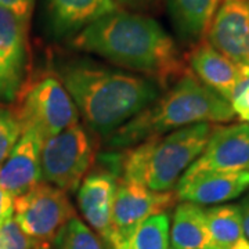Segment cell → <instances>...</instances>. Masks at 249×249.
I'll list each match as a JSON object with an SVG mask.
<instances>
[{
    "label": "cell",
    "mask_w": 249,
    "mask_h": 249,
    "mask_svg": "<svg viewBox=\"0 0 249 249\" xmlns=\"http://www.w3.org/2000/svg\"><path fill=\"white\" fill-rule=\"evenodd\" d=\"M72 46L142 73L158 82L160 88L186 72L172 36L158 21L142 13L116 10L73 36Z\"/></svg>",
    "instance_id": "cell-1"
},
{
    "label": "cell",
    "mask_w": 249,
    "mask_h": 249,
    "mask_svg": "<svg viewBox=\"0 0 249 249\" xmlns=\"http://www.w3.org/2000/svg\"><path fill=\"white\" fill-rule=\"evenodd\" d=\"M60 80L86 124L109 136L160 96V85L147 76L78 60L60 68Z\"/></svg>",
    "instance_id": "cell-2"
},
{
    "label": "cell",
    "mask_w": 249,
    "mask_h": 249,
    "mask_svg": "<svg viewBox=\"0 0 249 249\" xmlns=\"http://www.w3.org/2000/svg\"><path fill=\"white\" fill-rule=\"evenodd\" d=\"M235 112L231 104L206 88L191 72H184L173 85L142 112L107 137L112 148H132L155 136L196 124L229 122Z\"/></svg>",
    "instance_id": "cell-3"
},
{
    "label": "cell",
    "mask_w": 249,
    "mask_h": 249,
    "mask_svg": "<svg viewBox=\"0 0 249 249\" xmlns=\"http://www.w3.org/2000/svg\"><path fill=\"white\" fill-rule=\"evenodd\" d=\"M213 130L212 124H191L134 145L119 162L122 180L158 193L176 188L181 176L202 154Z\"/></svg>",
    "instance_id": "cell-4"
},
{
    "label": "cell",
    "mask_w": 249,
    "mask_h": 249,
    "mask_svg": "<svg viewBox=\"0 0 249 249\" xmlns=\"http://www.w3.org/2000/svg\"><path fill=\"white\" fill-rule=\"evenodd\" d=\"M19 94V106L14 114L22 132L32 129L45 142L47 137L79 124L78 108L60 78L54 75L35 80Z\"/></svg>",
    "instance_id": "cell-5"
},
{
    "label": "cell",
    "mask_w": 249,
    "mask_h": 249,
    "mask_svg": "<svg viewBox=\"0 0 249 249\" xmlns=\"http://www.w3.org/2000/svg\"><path fill=\"white\" fill-rule=\"evenodd\" d=\"M94 160L93 144L82 124H76L47 137L42 144V178L65 193H73L86 178Z\"/></svg>",
    "instance_id": "cell-6"
},
{
    "label": "cell",
    "mask_w": 249,
    "mask_h": 249,
    "mask_svg": "<svg viewBox=\"0 0 249 249\" xmlns=\"http://www.w3.org/2000/svg\"><path fill=\"white\" fill-rule=\"evenodd\" d=\"M14 212L18 226L39 247L55 241L75 216L67 193L46 181L14 198Z\"/></svg>",
    "instance_id": "cell-7"
},
{
    "label": "cell",
    "mask_w": 249,
    "mask_h": 249,
    "mask_svg": "<svg viewBox=\"0 0 249 249\" xmlns=\"http://www.w3.org/2000/svg\"><path fill=\"white\" fill-rule=\"evenodd\" d=\"M178 201L176 193H158L147 187L119 180L112 208L111 232L107 244L114 249L150 216L162 213Z\"/></svg>",
    "instance_id": "cell-8"
},
{
    "label": "cell",
    "mask_w": 249,
    "mask_h": 249,
    "mask_svg": "<svg viewBox=\"0 0 249 249\" xmlns=\"http://www.w3.org/2000/svg\"><path fill=\"white\" fill-rule=\"evenodd\" d=\"M206 36L208 43L219 53L249 68L248 0H220Z\"/></svg>",
    "instance_id": "cell-9"
},
{
    "label": "cell",
    "mask_w": 249,
    "mask_h": 249,
    "mask_svg": "<svg viewBox=\"0 0 249 249\" xmlns=\"http://www.w3.org/2000/svg\"><path fill=\"white\" fill-rule=\"evenodd\" d=\"M209 170H249V124L214 127L202 154L184 175Z\"/></svg>",
    "instance_id": "cell-10"
},
{
    "label": "cell",
    "mask_w": 249,
    "mask_h": 249,
    "mask_svg": "<svg viewBox=\"0 0 249 249\" xmlns=\"http://www.w3.org/2000/svg\"><path fill=\"white\" fill-rule=\"evenodd\" d=\"M27 31L14 14L0 7V103H13L22 89Z\"/></svg>",
    "instance_id": "cell-11"
},
{
    "label": "cell",
    "mask_w": 249,
    "mask_h": 249,
    "mask_svg": "<svg viewBox=\"0 0 249 249\" xmlns=\"http://www.w3.org/2000/svg\"><path fill=\"white\" fill-rule=\"evenodd\" d=\"M248 190L249 170H209L183 175L176 186V196L196 205H217L238 198Z\"/></svg>",
    "instance_id": "cell-12"
},
{
    "label": "cell",
    "mask_w": 249,
    "mask_h": 249,
    "mask_svg": "<svg viewBox=\"0 0 249 249\" xmlns=\"http://www.w3.org/2000/svg\"><path fill=\"white\" fill-rule=\"evenodd\" d=\"M42 136L28 129L14 145L13 151L0 166V186L13 198L24 196L39 183H42L40 151Z\"/></svg>",
    "instance_id": "cell-13"
},
{
    "label": "cell",
    "mask_w": 249,
    "mask_h": 249,
    "mask_svg": "<svg viewBox=\"0 0 249 249\" xmlns=\"http://www.w3.org/2000/svg\"><path fill=\"white\" fill-rule=\"evenodd\" d=\"M118 178L114 172L97 169L89 172L78 188V205L85 220L107 242L111 232L112 208Z\"/></svg>",
    "instance_id": "cell-14"
},
{
    "label": "cell",
    "mask_w": 249,
    "mask_h": 249,
    "mask_svg": "<svg viewBox=\"0 0 249 249\" xmlns=\"http://www.w3.org/2000/svg\"><path fill=\"white\" fill-rule=\"evenodd\" d=\"M45 9L50 34L57 39H67L119 10V6L115 0H46Z\"/></svg>",
    "instance_id": "cell-15"
},
{
    "label": "cell",
    "mask_w": 249,
    "mask_h": 249,
    "mask_svg": "<svg viewBox=\"0 0 249 249\" xmlns=\"http://www.w3.org/2000/svg\"><path fill=\"white\" fill-rule=\"evenodd\" d=\"M188 65L206 88L213 90L229 103L245 70L219 53L208 42L196 45L188 55Z\"/></svg>",
    "instance_id": "cell-16"
},
{
    "label": "cell",
    "mask_w": 249,
    "mask_h": 249,
    "mask_svg": "<svg viewBox=\"0 0 249 249\" xmlns=\"http://www.w3.org/2000/svg\"><path fill=\"white\" fill-rule=\"evenodd\" d=\"M220 0H168L170 19L181 42L198 45L208 34Z\"/></svg>",
    "instance_id": "cell-17"
},
{
    "label": "cell",
    "mask_w": 249,
    "mask_h": 249,
    "mask_svg": "<svg viewBox=\"0 0 249 249\" xmlns=\"http://www.w3.org/2000/svg\"><path fill=\"white\" fill-rule=\"evenodd\" d=\"M170 241L173 249H214L206 213L201 205L181 201L176 206Z\"/></svg>",
    "instance_id": "cell-18"
},
{
    "label": "cell",
    "mask_w": 249,
    "mask_h": 249,
    "mask_svg": "<svg viewBox=\"0 0 249 249\" xmlns=\"http://www.w3.org/2000/svg\"><path fill=\"white\" fill-rule=\"evenodd\" d=\"M205 213L214 249H231L245 238L238 205H216Z\"/></svg>",
    "instance_id": "cell-19"
},
{
    "label": "cell",
    "mask_w": 249,
    "mask_h": 249,
    "mask_svg": "<svg viewBox=\"0 0 249 249\" xmlns=\"http://www.w3.org/2000/svg\"><path fill=\"white\" fill-rule=\"evenodd\" d=\"M169 234V216L162 212L145 219L114 249H168Z\"/></svg>",
    "instance_id": "cell-20"
},
{
    "label": "cell",
    "mask_w": 249,
    "mask_h": 249,
    "mask_svg": "<svg viewBox=\"0 0 249 249\" xmlns=\"http://www.w3.org/2000/svg\"><path fill=\"white\" fill-rule=\"evenodd\" d=\"M58 249H104L101 241L75 214L54 241Z\"/></svg>",
    "instance_id": "cell-21"
},
{
    "label": "cell",
    "mask_w": 249,
    "mask_h": 249,
    "mask_svg": "<svg viewBox=\"0 0 249 249\" xmlns=\"http://www.w3.org/2000/svg\"><path fill=\"white\" fill-rule=\"evenodd\" d=\"M21 133L22 129L16 114L0 108V163H3L13 151Z\"/></svg>",
    "instance_id": "cell-22"
},
{
    "label": "cell",
    "mask_w": 249,
    "mask_h": 249,
    "mask_svg": "<svg viewBox=\"0 0 249 249\" xmlns=\"http://www.w3.org/2000/svg\"><path fill=\"white\" fill-rule=\"evenodd\" d=\"M35 241L22 231L16 219L10 217L0 226V249H34Z\"/></svg>",
    "instance_id": "cell-23"
},
{
    "label": "cell",
    "mask_w": 249,
    "mask_h": 249,
    "mask_svg": "<svg viewBox=\"0 0 249 249\" xmlns=\"http://www.w3.org/2000/svg\"><path fill=\"white\" fill-rule=\"evenodd\" d=\"M230 104L235 115L249 124V68L244 70V75L235 88Z\"/></svg>",
    "instance_id": "cell-24"
},
{
    "label": "cell",
    "mask_w": 249,
    "mask_h": 249,
    "mask_svg": "<svg viewBox=\"0 0 249 249\" xmlns=\"http://www.w3.org/2000/svg\"><path fill=\"white\" fill-rule=\"evenodd\" d=\"M35 1L36 0H0V7L9 10L11 14H14L24 25L28 27L35 7Z\"/></svg>",
    "instance_id": "cell-25"
},
{
    "label": "cell",
    "mask_w": 249,
    "mask_h": 249,
    "mask_svg": "<svg viewBox=\"0 0 249 249\" xmlns=\"http://www.w3.org/2000/svg\"><path fill=\"white\" fill-rule=\"evenodd\" d=\"M115 1L119 7H124L129 11H136V13H145L157 9L160 3V0H115Z\"/></svg>",
    "instance_id": "cell-26"
},
{
    "label": "cell",
    "mask_w": 249,
    "mask_h": 249,
    "mask_svg": "<svg viewBox=\"0 0 249 249\" xmlns=\"http://www.w3.org/2000/svg\"><path fill=\"white\" fill-rule=\"evenodd\" d=\"M14 212V198L0 186V226L11 217Z\"/></svg>",
    "instance_id": "cell-27"
},
{
    "label": "cell",
    "mask_w": 249,
    "mask_h": 249,
    "mask_svg": "<svg viewBox=\"0 0 249 249\" xmlns=\"http://www.w3.org/2000/svg\"><path fill=\"white\" fill-rule=\"evenodd\" d=\"M238 206H240L241 217H242L244 234H245V238L249 240V193L245 196V198L242 199V202Z\"/></svg>",
    "instance_id": "cell-28"
},
{
    "label": "cell",
    "mask_w": 249,
    "mask_h": 249,
    "mask_svg": "<svg viewBox=\"0 0 249 249\" xmlns=\"http://www.w3.org/2000/svg\"><path fill=\"white\" fill-rule=\"evenodd\" d=\"M231 249H249V240H247V238L241 240L240 242H237Z\"/></svg>",
    "instance_id": "cell-29"
},
{
    "label": "cell",
    "mask_w": 249,
    "mask_h": 249,
    "mask_svg": "<svg viewBox=\"0 0 249 249\" xmlns=\"http://www.w3.org/2000/svg\"><path fill=\"white\" fill-rule=\"evenodd\" d=\"M34 249H47V247H36V248Z\"/></svg>",
    "instance_id": "cell-30"
},
{
    "label": "cell",
    "mask_w": 249,
    "mask_h": 249,
    "mask_svg": "<svg viewBox=\"0 0 249 249\" xmlns=\"http://www.w3.org/2000/svg\"><path fill=\"white\" fill-rule=\"evenodd\" d=\"M172 249H173V248H172Z\"/></svg>",
    "instance_id": "cell-31"
}]
</instances>
